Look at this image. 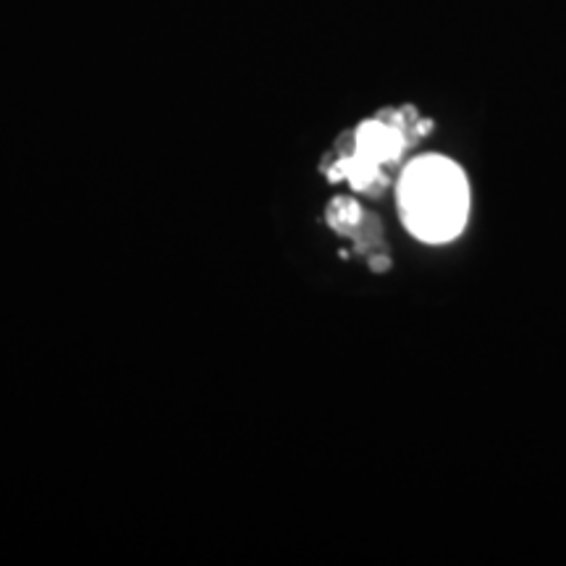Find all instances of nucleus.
I'll use <instances>...</instances> for the list:
<instances>
[{"instance_id": "nucleus-1", "label": "nucleus", "mask_w": 566, "mask_h": 566, "mask_svg": "<svg viewBox=\"0 0 566 566\" xmlns=\"http://www.w3.org/2000/svg\"><path fill=\"white\" fill-rule=\"evenodd\" d=\"M401 221L417 239L443 244L459 237L470 216V184L454 160L422 155L399 181Z\"/></svg>"}, {"instance_id": "nucleus-3", "label": "nucleus", "mask_w": 566, "mask_h": 566, "mask_svg": "<svg viewBox=\"0 0 566 566\" xmlns=\"http://www.w3.org/2000/svg\"><path fill=\"white\" fill-rule=\"evenodd\" d=\"M328 223L342 233H354L365 223V212L354 200H344V197H338V200L331 202L328 208Z\"/></svg>"}, {"instance_id": "nucleus-2", "label": "nucleus", "mask_w": 566, "mask_h": 566, "mask_svg": "<svg viewBox=\"0 0 566 566\" xmlns=\"http://www.w3.org/2000/svg\"><path fill=\"white\" fill-rule=\"evenodd\" d=\"M415 108L384 111L354 132L352 150L331 168V181L346 179L359 192H375L386 184V168L401 158V153L430 129Z\"/></svg>"}]
</instances>
